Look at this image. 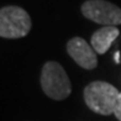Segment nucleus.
<instances>
[{
  "label": "nucleus",
  "instance_id": "nucleus-1",
  "mask_svg": "<svg viewBox=\"0 0 121 121\" xmlns=\"http://www.w3.org/2000/svg\"><path fill=\"white\" fill-rule=\"evenodd\" d=\"M120 91L110 83L95 80L84 88V101L91 111L100 115L114 112Z\"/></svg>",
  "mask_w": 121,
  "mask_h": 121
},
{
  "label": "nucleus",
  "instance_id": "nucleus-2",
  "mask_svg": "<svg viewBox=\"0 0 121 121\" xmlns=\"http://www.w3.org/2000/svg\"><path fill=\"white\" fill-rule=\"evenodd\" d=\"M41 86L43 93L53 100H64L72 93V84L64 68L54 60H49L42 67Z\"/></svg>",
  "mask_w": 121,
  "mask_h": 121
},
{
  "label": "nucleus",
  "instance_id": "nucleus-3",
  "mask_svg": "<svg viewBox=\"0 0 121 121\" xmlns=\"http://www.w3.org/2000/svg\"><path fill=\"white\" fill-rule=\"evenodd\" d=\"M32 22L27 11L20 6H4L0 10V36L21 38L31 31Z\"/></svg>",
  "mask_w": 121,
  "mask_h": 121
},
{
  "label": "nucleus",
  "instance_id": "nucleus-4",
  "mask_svg": "<svg viewBox=\"0 0 121 121\" xmlns=\"http://www.w3.org/2000/svg\"><path fill=\"white\" fill-rule=\"evenodd\" d=\"M84 17L103 26L121 25V9L106 0H86L82 5Z\"/></svg>",
  "mask_w": 121,
  "mask_h": 121
},
{
  "label": "nucleus",
  "instance_id": "nucleus-5",
  "mask_svg": "<svg viewBox=\"0 0 121 121\" xmlns=\"http://www.w3.org/2000/svg\"><path fill=\"white\" fill-rule=\"evenodd\" d=\"M67 52L74 62L84 69H94L98 65L96 52L82 37H73L67 42Z\"/></svg>",
  "mask_w": 121,
  "mask_h": 121
},
{
  "label": "nucleus",
  "instance_id": "nucleus-6",
  "mask_svg": "<svg viewBox=\"0 0 121 121\" xmlns=\"http://www.w3.org/2000/svg\"><path fill=\"white\" fill-rule=\"evenodd\" d=\"M120 35V31L115 26H104L91 35V47L98 54H104L109 51L112 42Z\"/></svg>",
  "mask_w": 121,
  "mask_h": 121
},
{
  "label": "nucleus",
  "instance_id": "nucleus-7",
  "mask_svg": "<svg viewBox=\"0 0 121 121\" xmlns=\"http://www.w3.org/2000/svg\"><path fill=\"white\" fill-rule=\"evenodd\" d=\"M114 114L116 119L119 121H121V93L119 94V98H117V101H116V106H115V110H114Z\"/></svg>",
  "mask_w": 121,
  "mask_h": 121
},
{
  "label": "nucleus",
  "instance_id": "nucleus-8",
  "mask_svg": "<svg viewBox=\"0 0 121 121\" xmlns=\"http://www.w3.org/2000/svg\"><path fill=\"white\" fill-rule=\"evenodd\" d=\"M114 59H115V62H116V63H120V52H119V51L115 52V54H114Z\"/></svg>",
  "mask_w": 121,
  "mask_h": 121
}]
</instances>
